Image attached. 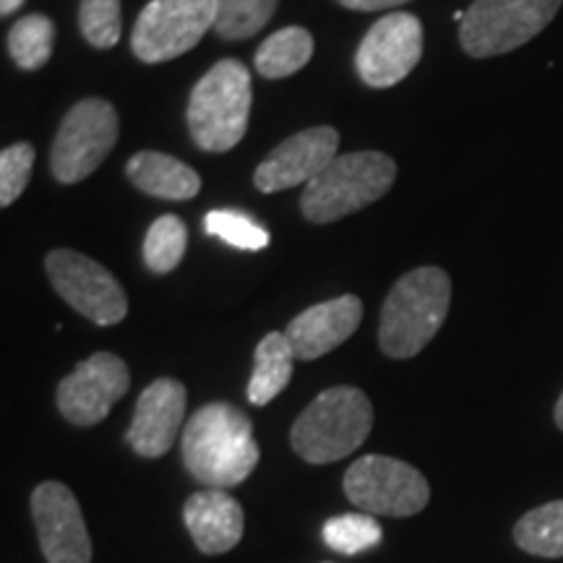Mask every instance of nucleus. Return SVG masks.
Here are the masks:
<instances>
[{
  "label": "nucleus",
  "mask_w": 563,
  "mask_h": 563,
  "mask_svg": "<svg viewBox=\"0 0 563 563\" xmlns=\"http://www.w3.org/2000/svg\"><path fill=\"white\" fill-rule=\"evenodd\" d=\"M180 454L188 475L207 488H235L262 460L253 422L230 402L199 407L180 435Z\"/></svg>",
  "instance_id": "obj_1"
},
{
  "label": "nucleus",
  "mask_w": 563,
  "mask_h": 563,
  "mask_svg": "<svg viewBox=\"0 0 563 563\" xmlns=\"http://www.w3.org/2000/svg\"><path fill=\"white\" fill-rule=\"evenodd\" d=\"M452 306V279L439 266L405 274L382 306L378 344L394 361L415 357L439 334Z\"/></svg>",
  "instance_id": "obj_2"
},
{
  "label": "nucleus",
  "mask_w": 563,
  "mask_h": 563,
  "mask_svg": "<svg viewBox=\"0 0 563 563\" xmlns=\"http://www.w3.org/2000/svg\"><path fill=\"white\" fill-rule=\"evenodd\" d=\"M373 428V405L357 386L321 391L295 420L292 452L308 464H332L363 446Z\"/></svg>",
  "instance_id": "obj_3"
},
{
  "label": "nucleus",
  "mask_w": 563,
  "mask_h": 563,
  "mask_svg": "<svg viewBox=\"0 0 563 563\" xmlns=\"http://www.w3.org/2000/svg\"><path fill=\"white\" fill-rule=\"evenodd\" d=\"M397 165L384 152L336 154L316 178L302 188L300 211L308 222L332 224L355 214L391 191Z\"/></svg>",
  "instance_id": "obj_4"
},
{
  "label": "nucleus",
  "mask_w": 563,
  "mask_h": 563,
  "mask_svg": "<svg viewBox=\"0 0 563 563\" xmlns=\"http://www.w3.org/2000/svg\"><path fill=\"white\" fill-rule=\"evenodd\" d=\"M251 74L241 60L224 58L201 76L188 100V131L203 152H230L249 131Z\"/></svg>",
  "instance_id": "obj_5"
},
{
  "label": "nucleus",
  "mask_w": 563,
  "mask_h": 563,
  "mask_svg": "<svg viewBox=\"0 0 563 563\" xmlns=\"http://www.w3.org/2000/svg\"><path fill=\"white\" fill-rule=\"evenodd\" d=\"M563 0H475L460 24L462 51L470 58L506 55L538 37Z\"/></svg>",
  "instance_id": "obj_6"
},
{
  "label": "nucleus",
  "mask_w": 563,
  "mask_h": 563,
  "mask_svg": "<svg viewBox=\"0 0 563 563\" xmlns=\"http://www.w3.org/2000/svg\"><path fill=\"white\" fill-rule=\"evenodd\" d=\"M344 496L371 517H412L431 501V485L418 467L384 454L361 456L342 481Z\"/></svg>",
  "instance_id": "obj_7"
},
{
  "label": "nucleus",
  "mask_w": 563,
  "mask_h": 563,
  "mask_svg": "<svg viewBox=\"0 0 563 563\" xmlns=\"http://www.w3.org/2000/svg\"><path fill=\"white\" fill-rule=\"evenodd\" d=\"M118 144V112L102 97H87L66 112L51 150V173L74 186L87 180Z\"/></svg>",
  "instance_id": "obj_8"
},
{
  "label": "nucleus",
  "mask_w": 563,
  "mask_h": 563,
  "mask_svg": "<svg viewBox=\"0 0 563 563\" xmlns=\"http://www.w3.org/2000/svg\"><path fill=\"white\" fill-rule=\"evenodd\" d=\"M217 0H152L139 13L131 51L141 63H165L194 51L214 30Z\"/></svg>",
  "instance_id": "obj_9"
},
{
  "label": "nucleus",
  "mask_w": 563,
  "mask_h": 563,
  "mask_svg": "<svg viewBox=\"0 0 563 563\" xmlns=\"http://www.w3.org/2000/svg\"><path fill=\"white\" fill-rule=\"evenodd\" d=\"M53 290L97 327H115L129 316V295L100 262L79 251L58 249L45 258Z\"/></svg>",
  "instance_id": "obj_10"
},
{
  "label": "nucleus",
  "mask_w": 563,
  "mask_h": 563,
  "mask_svg": "<svg viewBox=\"0 0 563 563\" xmlns=\"http://www.w3.org/2000/svg\"><path fill=\"white\" fill-rule=\"evenodd\" d=\"M129 389L131 371L123 357L112 352H95L58 384L55 402L70 426L91 428L108 418Z\"/></svg>",
  "instance_id": "obj_11"
},
{
  "label": "nucleus",
  "mask_w": 563,
  "mask_h": 563,
  "mask_svg": "<svg viewBox=\"0 0 563 563\" xmlns=\"http://www.w3.org/2000/svg\"><path fill=\"white\" fill-rule=\"evenodd\" d=\"M422 58V21L415 13H386L371 26L355 55L363 84L389 89L405 81Z\"/></svg>",
  "instance_id": "obj_12"
},
{
  "label": "nucleus",
  "mask_w": 563,
  "mask_h": 563,
  "mask_svg": "<svg viewBox=\"0 0 563 563\" xmlns=\"http://www.w3.org/2000/svg\"><path fill=\"white\" fill-rule=\"evenodd\" d=\"M32 519L47 563H91V538L79 498L58 481L40 483L32 498Z\"/></svg>",
  "instance_id": "obj_13"
},
{
  "label": "nucleus",
  "mask_w": 563,
  "mask_h": 563,
  "mask_svg": "<svg viewBox=\"0 0 563 563\" xmlns=\"http://www.w3.org/2000/svg\"><path fill=\"white\" fill-rule=\"evenodd\" d=\"M340 152V131L332 125H313L285 139L253 173V183L262 194L287 188H306Z\"/></svg>",
  "instance_id": "obj_14"
},
{
  "label": "nucleus",
  "mask_w": 563,
  "mask_h": 563,
  "mask_svg": "<svg viewBox=\"0 0 563 563\" xmlns=\"http://www.w3.org/2000/svg\"><path fill=\"white\" fill-rule=\"evenodd\" d=\"M188 391L175 378H157L141 391L125 441L144 460H159L178 441L186 418Z\"/></svg>",
  "instance_id": "obj_15"
},
{
  "label": "nucleus",
  "mask_w": 563,
  "mask_h": 563,
  "mask_svg": "<svg viewBox=\"0 0 563 563\" xmlns=\"http://www.w3.org/2000/svg\"><path fill=\"white\" fill-rule=\"evenodd\" d=\"M363 321V302L355 295H340L306 308L287 323L285 336L295 352V361H319L340 347L357 332Z\"/></svg>",
  "instance_id": "obj_16"
},
{
  "label": "nucleus",
  "mask_w": 563,
  "mask_h": 563,
  "mask_svg": "<svg viewBox=\"0 0 563 563\" xmlns=\"http://www.w3.org/2000/svg\"><path fill=\"white\" fill-rule=\"evenodd\" d=\"M183 522L203 555H222L243 540L245 514L241 501L230 493L207 488L188 496L183 506Z\"/></svg>",
  "instance_id": "obj_17"
},
{
  "label": "nucleus",
  "mask_w": 563,
  "mask_h": 563,
  "mask_svg": "<svg viewBox=\"0 0 563 563\" xmlns=\"http://www.w3.org/2000/svg\"><path fill=\"white\" fill-rule=\"evenodd\" d=\"M125 175L141 194L162 201H191L201 191L199 173L162 152L133 154L125 165Z\"/></svg>",
  "instance_id": "obj_18"
},
{
  "label": "nucleus",
  "mask_w": 563,
  "mask_h": 563,
  "mask_svg": "<svg viewBox=\"0 0 563 563\" xmlns=\"http://www.w3.org/2000/svg\"><path fill=\"white\" fill-rule=\"evenodd\" d=\"M295 352L287 342L285 332H269L258 342L256 355H253V373L249 382V402L253 407L269 405L287 389L292 378Z\"/></svg>",
  "instance_id": "obj_19"
},
{
  "label": "nucleus",
  "mask_w": 563,
  "mask_h": 563,
  "mask_svg": "<svg viewBox=\"0 0 563 563\" xmlns=\"http://www.w3.org/2000/svg\"><path fill=\"white\" fill-rule=\"evenodd\" d=\"M313 34L302 26H285L269 34L256 51V70L264 79H287L313 58Z\"/></svg>",
  "instance_id": "obj_20"
},
{
  "label": "nucleus",
  "mask_w": 563,
  "mask_h": 563,
  "mask_svg": "<svg viewBox=\"0 0 563 563\" xmlns=\"http://www.w3.org/2000/svg\"><path fill=\"white\" fill-rule=\"evenodd\" d=\"M514 543L538 559H563V501L527 511L514 527Z\"/></svg>",
  "instance_id": "obj_21"
},
{
  "label": "nucleus",
  "mask_w": 563,
  "mask_h": 563,
  "mask_svg": "<svg viewBox=\"0 0 563 563\" xmlns=\"http://www.w3.org/2000/svg\"><path fill=\"white\" fill-rule=\"evenodd\" d=\"M55 45V24L45 13H30L19 19L9 32V53L21 70L47 66Z\"/></svg>",
  "instance_id": "obj_22"
},
{
  "label": "nucleus",
  "mask_w": 563,
  "mask_h": 563,
  "mask_svg": "<svg viewBox=\"0 0 563 563\" xmlns=\"http://www.w3.org/2000/svg\"><path fill=\"white\" fill-rule=\"evenodd\" d=\"M188 228L180 217L165 214L152 222L144 238V262L154 274H167L178 269V264L186 256Z\"/></svg>",
  "instance_id": "obj_23"
},
{
  "label": "nucleus",
  "mask_w": 563,
  "mask_h": 563,
  "mask_svg": "<svg viewBox=\"0 0 563 563\" xmlns=\"http://www.w3.org/2000/svg\"><path fill=\"white\" fill-rule=\"evenodd\" d=\"M279 0H217L214 32L222 40H249L269 24Z\"/></svg>",
  "instance_id": "obj_24"
},
{
  "label": "nucleus",
  "mask_w": 563,
  "mask_h": 563,
  "mask_svg": "<svg viewBox=\"0 0 563 563\" xmlns=\"http://www.w3.org/2000/svg\"><path fill=\"white\" fill-rule=\"evenodd\" d=\"M323 543L342 555H357L371 551L384 540V530L371 514H340L323 525Z\"/></svg>",
  "instance_id": "obj_25"
},
{
  "label": "nucleus",
  "mask_w": 563,
  "mask_h": 563,
  "mask_svg": "<svg viewBox=\"0 0 563 563\" xmlns=\"http://www.w3.org/2000/svg\"><path fill=\"white\" fill-rule=\"evenodd\" d=\"M203 228L211 238H220L232 249L262 251L269 245V232L256 224L249 214L235 209H214L203 217Z\"/></svg>",
  "instance_id": "obj_26"
},
{
  "label": "nucleus",
  "mask_w": 563,
  "mask_h": 563,
  "mask_svg": "<svg viewBox=\"0 0 563 563\" xmlns=\"http://www.w3.org/2000/svg\"><path fill=\"white\" fill-rule=\"evenodd\" d=\"M79 26L84 40L97 51H110L118 45L123 32L121 0H81Z\"/></svg>",
  "instance_id": "obj_27"
},
{
  "label": "nucleus",
  "mask_w": 563,
  "mask_h": 563,
  "mask_svg": "<svg viewBox=\"0 0 563 563\" xmlns=\"http://www.w3.org/2000/svg\"><path fill=\"white\" fill-rule=\"evenodd\" d=\"M34 167V146L30 141H19V144L5 146L0 152V207H11L19 201V196L26 191Z\"/></svg>",
  "instance_id": "obj_28"
},
{
  "label": "nucleus",
  "mask_w": 563,
  "mask_h": 563,
  "mask_svg": "<svg viewBox=\"0 0 563 563\" xmlns=\"http://www.w3.org/2000/svg\"><path fill=\"white\" fill-rule=\"evenodd\" d=\"M336 3L350 11H386V9H397V5L410 3V0H336Z\"/></svg>",
  "instance_id": "obj_29"
},
{
  "label": "nucleus",
  "mask_w": 563,
  "mask_h": 563,
  "mask_svg": "<svg viewBox=\"0 0 563 563\" xmlns=\"http://www.w3.org/2000/svg\"><path fill=\"white\" fill-rule=\"evenodd\" d=\"M26 0H0V16H11L13 11H19Z\"/></svg>",
  "instance_id": "obj_30"
},
{
  "label": "nucleus",
  "mask_w": 563,
  "mask_h": 563,
  "mask_svg": "<svg viewBox=\"0 0 563 563\" xmlns=\"http://www.w3.org/2000/svg\"><path fill=\"white\" fill-rule=\"evenodd\" d=\"M553 418H555V426H559L561 431H563V391H561L559 402H555V412H553Z\"/></svg>",
  "instance_id": "obj_31"
}]
</instances>
